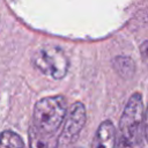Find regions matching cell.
Here are the masks:
<instances>
[{"instance_id":"277c9868","label":"cell","mask_w":148,"mask_h":148,"mask_svg":"<svg viewBox=\"0 0 148 148\" xmlns=\"http://www.w3.org/2000/svg\"><path fill=\"white\" fill-rule=\"evenodd\" d=\"M87 114L86 108L81 102H75L71 105L69 110L66 111L64 126L58 136V143L61 146H69L75 142L86 124Z\"/></svg>"},{"instance_id":"5b68a950","label":"cell","mask_w":148,"mask_h":148,"mask_svg":"<svg viewBox=\"0 0 148 148\" xmlns=\"http://www.w3.org/2000/svg\"><path fill=\"white\" fill-rule=\"evenodd\" d=\"M117 133L114 125L110 120H104L97 128L94 148H114Z\"/></svg>"},{"instance_id":"8992f818","label":"cell","mask_w":148,"mask_h":148,"mask_svg":"<svg viewBox=\"0 0 148 148\" xmlns=\"http://www.w3.org/2000/svg\"><path fill=\"white\" fill-rule=\"evenodd\" d=\"M28 138L30 148H57L59 145L57 134L42 133L34 126L28 131Z\"/></svg>"},{"instance_id":"6da1fadb","label":"cell","mask_w":148,"mask_h":148,"mask_svg":"<svg viewBox=\"0 0 148 148\" xmlns=\"http://www.w3.org/2000/svg\"><path fill=\"white\" fill-rule=\"evenodd\" d=\"M146 138L145 105L140 92L127 101L119 120V138L114 148H143Z\"/></svg>"},{"instance_id":"ba28073f","label":"cell","mask_w":148,"mask_h":148,"mask_svg":"<svg viewBox=\"0 0 148 148\" xmlns=\"http://www.w3.org/2000/svg\"><path fill=\"white\" fill-rule=\"evenodd\" d=\"M114 67L118 71V73L123 76H131L134 73V64L132 59L127 57H118L114 60Z\"/></svg>"},{"instance_id":"52a82bcc","label":"cell","mask_w":148,"mask_h":148,"mask_svg":"<svg viewBox=\"0 0 148 148\" xmlns=\"http://www.w3.org/2000/svg\"><path fill=\"white\" fill-rule=\"evenodd\" d=\"M0 148H25V146L18 134L7 130L0 133Z\"/></svg>"},{"instance_id":"7a4b0ae2","label":"cell","mask_w":148,"mask_h":148,"mask_svg":"<svg viewBox=\"0 0 148 148\" xmlns=\"http://www.w3.org/2000/svg\"><path fill=\"white\" fill-rule=\"evenodd\" d=\"M66 99L61 95L39 99L34 108V127L45 134H57L66 116Z\"/></svg>"},{"instance_id":"3957f363","label":"cell","mask_w":148,"mask_h":148,"mask_svg":"<svg viewBox=\"0 0 148 148\" xmlns=\"http://www.w3.org/2000/svg\"><path fill=\"white\" fill-rule=\"evenodd\" d=\"M32 62L38 71L56 80L65 77L69 67L67 56L58 46H45L39 49L35 53Z\"/></svg>"}]
</instances>
